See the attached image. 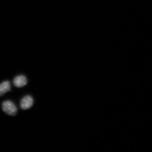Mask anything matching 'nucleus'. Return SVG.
<instances>
[{"label": "nucleus", "mask_w": 152, "mask_h": 152, "mask_svg": "<svg viewBox=\"0 0 152 152\" xmlns=\"http://www.w3.org/2000/svg\"><path fill=\"white\" fill-rule=\"evenodd\" d=\"M27 83V79L24 75H19L15 77L13 84L15 86L18 88L22 87L25 86Z\"/></svg>", "instance_id": "nucleus-3"}, {"label": "nucleus", "mask_w": 152, "mask_h": 152, "mask_svg": "<svg viewBox=\"0 0 152 152\" xmlns=\"http://www.w3.org/2000/svg\"><path fill=\"white\" fill-rule=\"evenodd\" d=\"M2 109L5 113L10 115L15 116L17 113V108L12 102L6 100L2 104Z\"/></svg>", "instance_id": "nucleus-1"}, {"label": "nucleus", "mask_w": 152, "mask_h": 152, "mask_svg": "<svg viewBox=\"0 0 152 152\" xmlns=\"http://www.w3.org/2000/svg\"><path fill=\"white\" fill-rule=\"evenodd\" d=\"M34 104V100L30 96H24L21 100L20 106L22 110H26L31 108Z\"/></svg>", "instance_id": "nucleus-2"}, {"label": "nucleus", "mask_w": 152, "mask_h": 152, "mask_svg": "<svg viewBox=\"0 0 152 152\" xmlns=\"http://www.w3.org/2000/svg\"><path fill=\"white\" fill-rule=\"evenodd\" d=\"M10 83L9 81L3 82L0 84V96H3L5 93L10 91Z\"/></svg>", "instance_id": "nucleus-4"}]
</instances>
